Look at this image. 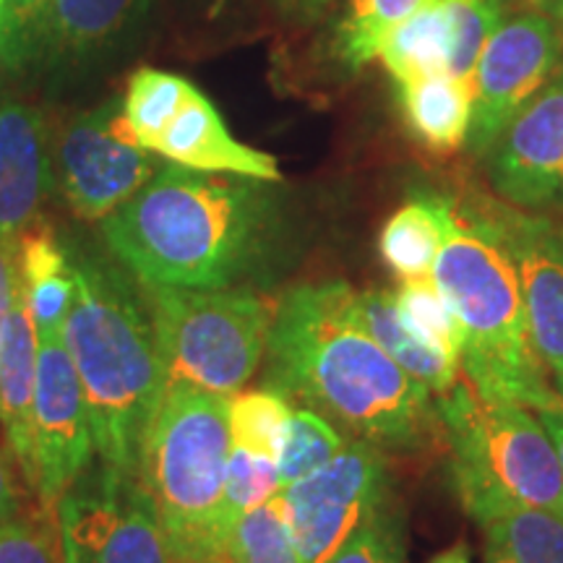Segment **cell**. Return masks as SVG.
<instances>
[{"label": "cell", "instance_id": "obj_1", "mask_svg": "<svg viewBox=\"0 0 563 563\" xmlns=\"http://www.w3.org/2000/svg\"><path fill=\"white\" fill-rule=\"evenodd\" d=\"M352 298L347 282H321L292 287L274 306L269 386L384 454L433 449L443 439L435 397L365 332Z\"/></svg>", "mask_w": 563, "mask_h": 563}, {"label": "cell", "instance_id": "obj_2", "mask_svg": "<svg viewBox=\"0 0 563 563\" xmlns=\"http://www.w3.org/2000/svg\"><path fill=\"white\" fill-rule=\"evenodd\" d=\"M274 183L162 165L100 222L112 256L139 282L232 287L269 262L279 235Z\"/></svg>", "mask_w": 563, "mask_h": 563}, {"label": "cell", "instance_id": "obj_3", "mask_svg": "<svg viewBox=\"0 0 563 563\" xmlns=\"http://www.w3.org/2000/svg\"><path fill=\"white\" fill-rule=\"evenodd\" d=\"M76 295L63 344L87 397L95 452L136 475L146 433L167 389L144 298L108 262L70 249Z\"/></svg>", "mask_w": 563, "mask_h": 563}, {"label": "cell", "instance_id": "obj_4", "mask_svg": "<svg viewBox=\"0 0 563 563\" xmlns=\"http://www.w3.org/2000/svg\"><path fill=\"white\" fill-rule=\"evenodd\" d=\"M462 327L460 365L483 397L540 412L561 402L534 350L509 251L483 209L452 201L446 241L431 272Z\"/></svg>", "mask_w": 563, "mask_h": 563}, {"label": "cell", "instance_id": "obj_5", "mask_svg": "<svg viewBox=\"0 0 563 563\" xmlns=\"http://www.w3.org/2000/svg\"><path fill=\"white\" fill-rule=\"evenodd\" d=\"M228 394L167 384L141 452L139 481L157 509L173 563H188L224 532V470L232 449Z\"/></svg>", "mask_w": 563, "mask_h": 563}, {"label": "cell", "instance_id": "obj_6", "mask_svg": "<svg viewBox=\"0 0 563 563\" xmlns=\"http://www.w3.org/2000/svg\"><path fill=\"white\" fill-rule=\"evenodd\" d=\"M435 405L452 449L456 493L477 525L509 506L563 514L559 454L538 415L483 397L470 382H456Z\"/></svg>", "mask_w": 563, "mask_h": 563}, {"label": "cell", "instance_id": "obj_7", "mask_svg": "<svg viewBox=\"0 0 563 563\" xmlns=\"http://www.w3.org/2000/svg\"><path fill=\"white\" fill-rule=\"evenodd\" d=\"M167 384L235 394L264 361L274 302L251 285L170 287L141 282Z\"/></svg>", "mask_w": 563, "mask_h": 563}, {"label": "cell", "instance_id": "obj_8", "mask_svg": "<svg viewBox=\"0 0 563 563\" xmlns=\"http://www.w3.org/2000/svg\"><path fill=\"white\" fill-rule=\"evenodd\" d=\"M66 563H173L157 509L136 475L102 462L58 501Z\"/></svg>", "mask_w": 563, "mask_h": 563}, {"label": "cell", "instance_id": "obj_9", "mask_svg": "<svg viewBox=\"0 0 563 563\" xmlns=\"http://www.w3.org/2000/svg\"><path fill=\"white\" fill-rule=\"evenodd\" d=\"M382 449L350 439L327 464L282 488L287 527L300 563H323L365 519L394 501Z\"/></svg>", "mask_w": 563, "mask_h": 563}, {"label": "cell", "instance_id": "obj_10", "mask_svg": "<svg viewBox=\"0 0 563 563\" xmlns=\"http://www.w3.org/2000/svg\"><path fill=\"white\" fill-rule=\"evenodd\" d=\"M157 154L139 146L123 100H104L66 125L55 150L60 191L89 222H102L159 170Z\"/></svg>", "mask_w": 563, "mask_h": 563}, {"label": "cell", "instance_id": "obj_11", "mask_svg": "<svg viewBox=\"0 0 563 563\" xmlns=\"http://www.w3.org/2000/svg\"><path fill=\"white\" fill-rule=\"evenodd\" d=\"M563 37L543 11L506 16L481 55L473 79L467 150L485 157L509 121L561 68Z\"/></svg>", "mask_w": 563, "mask_h": 563}, {"label": "cell", "instance_id": "obj_12", "mask_svg": "<svg viewBox=\"0 0 563 563\" xmlns=\"http://www.w3.org/2000/svg\"><path fill=\"white\" fill-rule=\"evenodd\" d=\"M95 454L87 397L63 340H42L32 405V477L40 504L58 506Z\"/></svg>", "mask_w": 563, "mask_h": 563}, {"label": "cell", "instance_id": "obj_13", "mask_svg": "<svg viewBox=\"0 0 563 563\" xmlns=\"http://www.w3.org/2000/svg\"><path fill=\"white\" fill-rule=\"evenodd\" d=\"M477 207L509 251L534 350L563 397V222L506 201L481 199Z\"/></svg>", "mask_w": 563, "mask_h": 563}, {"label": "cell", "instance_id": "obj_14", "mask_svg": "<svg viewBox=\"0 0 563 563\" xmlns=\"http://www.w3.org/2000/svg\"><path fill=\"white\" fill-rule=\"evenodd\" d=\"M488 180L501 201L540 209L563 188V66L525 104L488 154Z\"/></svg>", "mask_w": 563, "mask_h": 563}, {"label": "cell", "instance_id": "obj_15", "mask_svg": "<svg viewBox=\"0 0 563 563\" xmlns=\"http://www.w3.org/2000/svg\"><path fill=\"white\" fill-rule=\"evenodd\" d=\"M51 186L45 118L21 100H0V241L16 243L40 220Z\"/></svg>", "mask_w": 563, "mask_h": 563}, {"label": "cell", "instance_id": "obj_16", "mask_svg": "<svg viewBox=\"0 0 563 563\" xmlns=\"http://www.w3.org/2000/svg\"><path fill=\"white\" fill-rule=\"evenodd\" d=\"M154 0H55L37 70L81 74L136 37Z\"/></svg>", "mask_w": 563, "mask_h": 563}, {"label": "cell", "instance_id": "obj_17", "mask_svg": "<svg viewBox=\"0 0 563 563\" xmlns=\"http://www.w3.org/2000/svg\"><path fill=\"white\" fill-rule=\"evenodd\" d=\"M152 154L188 170L243 175L266 183L282 180L277 159L232 136L220 110L199 87L154 141Z\"/></svg>", "mask_w": 563, "mask_h": 563}, {"label": "cell", "instance_id": "obj_18", "mask_svg": "<svg viewBox=\"0 0 563 563\" xmlns=\"http://www.w3.org/2000/svg\"><path fill=\"white\" fill-rule=\"evenodd\" d=\"M40 336L16 282L0 329V422L26 483L32 477V405L37 384Z\"/></svg>", "mask_w": 563, "mask_h": 563}, {"label": "cell", "instance_id": "obj_19", "mask_svg": "<svg viewBox=\"0 0 563 563\" xmlns=\"http://www.w3.org/2000/svg\"><path fill=\"white\" fill-rule=\"evenodd\" d=\"M16 266L26 311L32 316L40 342L63 340L76 295L70 249L60 243L51 224L37 220L16 241Z\"/></svg>", "mask_w": 563, "mask_h": 563}, {"label": "cell", "instance_id": "obj_20", "mask_svg": "<svg viewBox=\"0 0 563 563\" xmlns=\"http://www.w3.org/2000/svg\"><path fill=\"white\" fill-rule=\"evenodd\" d=\"M352 311L361 327L376 340L386 355L391 357L399 368L410 373L415 382L428 386L435 399L452 391L460 382V357L452 352L433 347L422 342L399 319L394 292L389 290H363L352 298Z\"/></svg>", "mask_w": 563, "mask_h": 563}, {"label": "cell", "instance_id": "obj_21", "mask_svg": "<svg viewBox=\"0 0 563 563\" xmlns=\"http://www.w3.org/2000/svg\"><path fill=\"white\" fill-rule=\"evenodd\" d=\"M412 136L431 152H456L467 144L473 121V84L446 74L397 84Z\"/></svg>", "mask_w": 563, "mask_h": 563}, {"label": "cell", "instance_id": "obj_22", "mask_svg": "<svg viewBox=\"0 0 563 563\" xmlns=\"http://www.w3.org/2000/svg\"><path fill=\"white\" fill-rule=\"evenodd\" d=\"M452 199L420 196L389 217L378 235V251L386 266L402 279L431 277L435 258L446 241Z\"/></svg>", "mask_w": 563, "mask_h": 563}, {"label": "cell", "instance_id": "obj_23", "mask_svg": "<svg viewBox=\"0 0 563 563\" xmlns=\"http://www.w3.org/2000/svg\"><path fill=\"white\" fill-rule=\"evenodd\" d=\"M452 58V21L446 0H428L422 9L394 26L378 47L376 60L389 70L394 84L446 74Z\"/></svg>", "mask_w": 563, "mask_h": 563}, {"label": "cell", "instance_id": "obj_24", "mask_svg": "<svg viewBox=\"0 0 563 563\" xmlns=\"http://www.w3.org/2000/svg\"><path fill=\"white\" fill-rule=\"evenodd\" d=\"M481 527L483 563H563V514L509 506Z\"/></svg>", "mask_w": 563, "mask_h": 563}, {"label": "cell", "instance_id": "obj_25", "mask_svg": "<svg viewBox=\"0 0 563 563\" xmlns=\"http://www.w3.org/2000/svg\"><path fill=\"white\" fill-rule=\"evenodd\" d=\"M188 563H300L282 498L245 511L230 530Z\"/></svg>", "mask_w": 563, "mask_h": 563}, {"label": "cell", "instance_id": "obj_26", "mask_svg": "<svg viewBox=\"0 0 563 563\" xmlns=\"http://www.w3.org/2000/svg\"><path fill=\"white\" fill-rule=\"evenodd\" d=\"M194 89V84L183 76L157 68H139L131 76L123 97V115L139 146L152 152V144Z\"/></svg>", "mask_w": 563, "mask_h": 563}, {"label": "cell", "instance_id": "obj_27", "mask_svg": "<svg viewBox=\"0 0 563 563\" xmlns=\"http://www.w3.org/2000/svg\"><path fill=\"white\" fill-rule=\"evenodd\" d=\"M428 0H347L336 32V55L350 70L376 60L378 47L394 26L422 9Z\"/></svg>", "mask_w": 563, "mask_h": 563}, {"label": "cell", "instance_id": "obj_28", "mask_svg": "<svg viewBox=\"0 0 563 563\" xmlns=\"http://www.w3.org/2000/svg\"><path fill=\"white\" fill-rule=\"evenodd\" d=\"M290 415V399L272 386L269 389L230 394L228 422L232 446H241L245 452L277 462Z\"/></svg>", "mask_w": 563, "mask_h": 563}, {"label": "cell", "instance_id": "obj_29", "mask_svg": "<svg viewBox=\"0 0 563 563\" xmlns=\"http://www.w3.org/2000/svg\"><path fill=\"white\" fill-rule=\"evenodd\" d=\"M399 319L422 342L441 347L460 357L462 327L456 319L452 302L441 292L433 277L405 279L402 287L394 292Z\"/></svg>", "mask_w": 563, "mask_h": 563}, {"label": "cell", "instance_id": "obj_30", "mask_svg": "<svg viewBox=\"0 0 563 563\" xmlns=\"http://www.w3.org/2000/svg\"><path fill=\"white\" fill-rule=\"evenodd\" d=\"M344 446V435L327 418L313 410H292L287 420L285 439L277 454V470L282 488L311 475L327 464Z\"/></svg>", "mask_w": 563, "mask_h": 563}, {"label": "cell", "instance_id": "obj_31", "mask_svg": "<svg viewBox=\"0 0 563 563\" xmlns=\"http://www.w3.org/2000/svg\"><path fill=\"white\" fill-rule=\"evenodd\" d=\"M452 21V58L449 74L473 84L481 55L506 19L504 0H446Z\"/></svg>", "mask_w": 563, "mask_h": 563}, {"label": "cell", "instance_id": "obj_32", "mask_svg": "<svg viewBox=\"0 0 563 563\" xmlns=\"http://www.w3.org/2000/svg\"><path fill=\"white\" fill-rule=\"evenodd\" d=\"M0 563H66L58 509L40 504L0 519Z\"/></svg>", "mask_w": 563, "mask_h": 563}, {"label": "cell", "instance_id": "obj_33", "mask_svg": "<svg viewBox=\"0 0 563 563\" xmlns=\"http://www.w3.org/2000/svg\"><path fill=\"white\" fill-rule=\"evenodd\" d=\"M282 493V481L277 462L245 452L241 446H232L224 470V525H232L245 511L256 509Z\"/></svg>", "mask_w": 563, "mask_h": 563}, {"label": "cell", "instance_id": "obj_34", "mask_svg": "<svg viewBox=\"0 0 563 563\" xmlns=\"http://www.w3.org/2000/svg\"><path fill=\"white\" fill-rule=\"evenodd\" d=\"M323 563H407L405 522L397 501L365 519Z\"/></svg>", "mask_w": 563, "mask_h": 563}, {"label": "cell", "instance_id": "obj_35", "mask_svg": "<svg viewBox=\"0 0 563 563\" xmlns=\"http://www.w3.org/2000/svg\"><path fill=\"white\" fill-rule=\"evenodd\" d=\"M55 0H9L5 19V74H26L37 70L42 42H45L47 21H51Z\"/></svg>", "mask_w": 563, "mask_h": 563}, {"label": "cell", "instance_id": "obj_36", "mask_svg": "<svg viewBox=\"0 0 563 563\" xmlns=\"http://www.w3.org/2000/svg\"><path fill=\"white\" fill-rule=\"evenodd\" d=\"M26 509H30V506H26L24 490H21V485L16 481L11 460L5 456L3 449H0V519H11Z\"/></svg>", "mask_w": 563, "mask_h": 563}, {"label": "cell", "instance_id": "obj_37", "mask_svg": "<svg viewBox=\"0 0 563 563\" xmlns=\"http://www.w3.org/2000/svg\"><path fill=\"white\" fill-rule=\"evenodd\" d=\"M19 282V266H16V243L0 241V329H3V319L9 313L13 290Z\"/></svg>", "mask_w": 563, "mask_h": 563}, {"label": "cell", "instance_id": "obj_38", "mask_svg": "<svg viewBox=\"0 0 563 563\" xmlns=\"http://www.w3.org/2000/svg\"><path fill=\"white\" fill-rule=\"evenodd\" d=\"M534 415H538V420L543 422V428L548 431V435H551L555 454H559L561 475H563V399H561L559 405L545 407V410H540V412H534Z\"/></svg>", "mask_w": 563, "mask_h": 563}, {"label": "cell", "instance_id": "obj_39", "mask_svg": "<svg viewBox=\"0 0 563 563\" xmlns=\"http://www.w3.org/2000/svg\"><path fill=\"white\" fill-rule=\"evenodd\" d=\"M431 563H473V555H470V548L464 543H456L449 548V551H443L435 555Z\"/></svg>", "mask_w": 563, "mask_h": 563}, {"label": "cell", "instance_id": "obj_40", "mask_svg": "<svg viewBox=\"0 0 563 563\" xmlns=\"http://www.w3.org/2000/svg\"><path fill=\"white\" fill-rule=\"evenodd\" d=\"M543 13L551 16V21L559 26V32L563 37V0H543Z\"/></svg>", "mask_w": 563, "mask_h": 563}, {"label": "cell", "instance_id": "obj_41", "mask_svg": "<svg viewBox=\"0 0 563 563\" xmlns=\"http://www.w3.org/2000/svg\"><path fill=\"white\" fill-rule=\"evenodd\" d=\"M5 19H9V0H0V68H3V47H5Z\"/></svg>", "mask_w": 563, "mask_h": 563}, {"label": "cell", "instance_id": "obj_42", "mask_svg": "<svg viewBox=\"0 0 563 563\" xmlns=\"http://www.w3.org/2000/svg\"><path fill=\"white\" fill-rule=\"evenodd\" d=\"M298 3H308V5H323V3H329V0H298Z\"/></svg>", "mask_w": 563, "mask_h": 563}, {"label": "cell", "instance_id": "obj_43", "mask_svg": "<svg viewBox=\"0 0 563 563\" xmlns=\"http://www.w3.org/2000/svg\"><path fill=\"white\" fill-rule=\"evenodd\" d=\"M0 74H5V70H3V68H0Z\"/></svg>", "mask_w": 563, "mask_h": 563}]
</instances>
